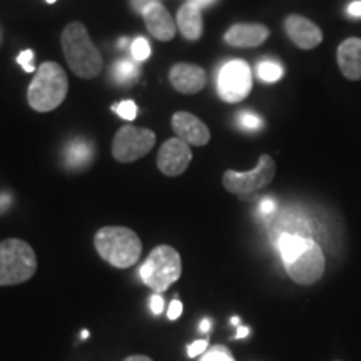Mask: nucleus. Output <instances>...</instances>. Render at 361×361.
<instances>
[{
    "label": "nucleus",
    "instance_id": "obj_33",
    "mask_svg": "<svg viewBox=\"0 0 361 361\" xmlns=\"http://www.w3.org/2000/svg\"><path fill=\"white\" fill-rule=\"evenodd\" d=\"M189 2H192L194 6H197L200 8H202V7L211 6V4L216 2V0H189Z\"/></svg>",
    "mask_w": 361,
    "mask_h": 361
},
{
    "label": "nucleus",
    "instance_id": "obj_35",
    "mask_svg": "<svg viewBox=\"0 0 361 361\" xmlns=\"http://www.w3.org/2000/svg\"><path fill=\"white\" fill-rule=\"evenodd\" d=\"M247 335H250V328H246V326H239V328H238L236 340H239V338H246Z\"/></svg>",
    "mask_w": 361,
    "mask_h": 361
},
{
    "label": "nucleus",
    "instance_id": "obj_34",
    "mask_svg": "<svg viewBox=\"0 0 361 361\" xmlns=\"http://www.w3.org/2000/svg\"><path fill=\"white\" fill-rule=\"evenodd\" d=\"M209 329H211V319H202L201 322V324H200V331L201 333H209Z\"/></svg>",
    "mask_w": 361,
    "mask_h": 361
},
{
    "label": "nucleus",
    "instance_id": "obj_7",
    "mask_svg": "<svg viewBox=\"0 0 361 361\" xmlns=\"http://www.w3.org/2000/svg\"><path fill=\"white\" fill-rule=\"evenodd\" d=\"M276 174V164L273 157L268 154H261L258 166L247 173H239V171H226L223 176V184L229 192L238 194V196H246L259 189L268 186Z\"/></svg>",
    "mask_w": 361,
    "mask_h": 361
},
{
    "label": "nucleus",
    "instance_id": "obj_11",
    "mask_svg": "<svg viewBox=\"0 0 361 361\" xmlns=\"http://www.w3.org/2000/svg\"><path fill=\"white\" fill-rule=\"evenodd\" d=\"M173 129L179 139L191 146H204L211 139L207 126L191 112H176L173 116Z\"/></svg>",
    "mask_w": 361,
    "mask_h": 361
},
{
    "label": "nucleus",
    "instance_id": "obj_32",
    "mask_svg": "<svg viewBox=\"0 0 361 361\" xmlns=\"http://www.w3.org/2000/svg\"><path fill=\"white\" fill-rule=\"evenodd\" d=\"M123 361H154V360H151L149 356H144V355H133V356H128V358Z\"/></svg>",
    "mask_w": 361,
    "mask_h": 361
},
{
    "label": "nucleus",
    "instance_id": "obj_26",
    "mask_svg": "<svg viewBox=\"0 0 361 361\" xmlns=\"http://www.w3.org/2000/svg\"><path fill=\"white\" fill-rule=\"evenodd\" d=\"M32 61H34V52L30 51V49H27V51L20 52L19 57H17V62H19V66L25 72H34L35 71Z\"/></svg>",
    "mask_w": 361,
    "mask_h": 361
},
{
    "label": "nucleus",
    "instance_id": "obj_27",
    "mask_svg": "<svg viewBox=\"0 0 361 361\" xmlns=\"http://www.w3.org/2000/svg\"><path fill=\"white\" fill-rule=\"evenodd\" d=\"M276 209H278V204L273 197H264V200H261L259 213L266 216V218H268V216H273L274 213H276Z\"/></svg>",
    "mask_w": 361,
    "mask_h": 361
},
{
    "label": "nucleus",
    "instance_id": "obj_8",
    "mask_svg": "<svg viewBox=\"0 0 361 361\" xmlns=\"http://www.w3.org/2000/svg\"><path fill=\"white\" fill-rule=\"evenodd\" d=\"M156 134L151 129L134 128V126H124L117 130L112 141V156L116 161L134 162L141 159L154 147Z\"/></svg>",
    "mask_w": 361,
    "mask_h": 361
},
{
    "label": "nucleus",
    "instance_id": "obj_15",
    "mask_svg": "<svg viewBox=\"0 0 361 361\" xmlns=\"http://www.w3.org/2000/svg\"><path fill=\"white\" fill-rule=\"evenodd\" d=\"M268 37V27L261 24H236L224 34L226 44L231 47H258Z\"/></svg>",
    "mask_w": 361,
    "mask_h": 361
},
{
    "label": "nucleus",
    "instance_id": "obj_25",
    "mask_svg": "<svg viewBox=\"0 0 361 361\" xmlns=\"http://www.w3.org/2000/svg\"><path fill=\"white\" fill-rule=\"evenodd\" d=\"M209 348V341L207 340H197L191 343V345L188 346V356L189 358H196V356H202Z\"/></svg>",
    "mask_w": 361,
    "mask_h": 361
},
{
    "label": "nucleus",
    "instance_id": "obj_9",
    "mask_svg": "<svg viewBox=\"0 0 361 361\" xmlns=\"http://www.w3.org/2000/svg\"><path fill=\"white\" fill-rule=\"evenodd\" d=\"M251 87V67L247 66L245 61L234 59V61L226 62V64L221 67L218 75V94L224 102H241L243 99L250 96Z\"/></svg>",
    "mask_w": 361,
    "mask_h": 361
},
{
    "label": "nucleus",
    "instance_id": "obj_18",
    "mask_svg": "<svg viewBox=\"0 0 361 361\" xmlns=\"http://www.w3.org/2000/svg\"><path fill=\"white\" fill-rule=\"evenodd\" d=\"M92 144L85 139H74L64 149V162L71 169H84L92 161Z\"/></svg>",
    "mask_w": 361,
    "mask_h": 361
},
{
    "label": "nucleus",
    "instance_id": "obj_39",
    "mask_svg": "<svg viewBox=\"0 0 361 361\" xmlns=\"http://www.w3.org/2000/svg\"><path fill=\"white\" fill-rule=\"evenodd\" d=\"M45 2H47V4H54V2H57V0H45Z\"/></svg>",
    "mask_w": 361,
    "mask_h": 361
},
{
    "label": "nucleus",
    "instance_id": "obj_30",
    "mask_svg": "<svg viewBox=\"0 0 361 361\" xmlns=\"http://www.w3.org/2000/svg\"><path fill=\"white\" fill-rule=\"evenodd\" d=\"M348 16L355 17V19H361V0H356V2H351L348 8Z\"/></svg>",
    "mask_w": 361,
    "mask_h": 361
},
{
    "label": "nucleus",
    "instance_id": "obj_6",
    "mask_svg": "<svg viewBox=\"0 0 361 361\" xmlns=\"http://www.w3.org/2000/svg\"><path fill=\"white\" fill-rule=\"evenodd\" d=\"M141 279L154 293H164L183 273V261L173 246L161 245L151 251L141 266Z\"/></svg>",
    "mask_w": 361,
    "mask_h": 361
},
{
    "label": "nucleus",
    "instance_id": "obj_37",
    "mask_svg": "<svg viewBox=\"0 0 361 361\" xmlns=\"http://www.w3.org/2000/svg\"><path fill=\"white\" fill-rule=\"evenodd\" d=\"M87 336H89V331H87V329H84V331H82V338L85 340V338H87Z\"/></svg>",
    "mask_w": 361,
    "mask_h": 361
},
{
    "label": "nucleus",
    "instance_id": "obj_23",
    "mask_svg": "<svg viewBox=\"0 0 361 361\" xmlns=\"http://www.w3.org/2000/svg\"><path fill=\"white\" fill-rule=\"evenodd\" d=\"M130 54H133V59L135 62H141L146 61V59L151 56V45L144 37H137L130 45Z\"/></svg>",
    "mask_w": 361,
    "mask_h": 361
},
{
    "label": "nucleus",
    "instance_id": "obj_10",
    "mask_svg": "<svg viewBox=\"0 0 361 361\" xmlns=\"http://www.w3.org/2000/svg\"><path fill=\"white\" fill-rule=\"evenodd\" d=\"M191 159L192 152L189 144L179 137H173L161 146L159 154H157V168L164 176L174 178V176L183 174L188 169Z\"/></svg>",
    "mask_w": 361,
    "mask_h": 361
},
{
    "label": "nucleus",
    "instance_id": "obj_38",
    "mask_svg": "<svg viewBox=\"0 0 361 361\" xmlns=\"http://www.w3.org/2000/svg\"><path fill=\"white\" fill-rule=\"evenodd\" d=\"M231 323H233V324H239V318H233Z\"/></svg>",
    "mask_w": 361,
    "mask_h": 361
},
{
    "label": "nucleus",
    "instance_id": "obj_12",
    "mask_svg": "<svg viewBox=\"0 0 361 361\" xmlns=\"http://www.w3.org/2000/svg\"><path fill=\"white\" fill-rule=\"evenodd\" d=\"M284 29H286L288 37L295 42L300 49L310 51L316 45L322 44L323 32L314 22L301 16H290L284 20Z\"/></svg>",
    "mask_w": 361,
    "mask_h": 361
},
{
    "label": "nucleus",
    "instance_id": "obj_2",
    "mask_svg": "<svg viewBox=\"0 0 361 361\" xmlns=\"http://www.w3.org/2000/svg\"><path fill=\"white\" fill-rule=\"evenodd\" d=\"M62 51L71 71L80 79H94L102 71V56L82 22H71L61 35Z\"/></svg>",
    "mask_w": 361,
    "mask_h": 361
},
{
    "label": "nucleus",
    "instance_id": "obj_22",
    "mask_svg": "<svg viewBox=\"0 0 361 361\" xmlns=\"http://www.w3.org/2000/svg\"><path fill=\"white\" fill-rule=\"evenodd\" d=\"M238 126L245 130H259L264 126V121L250 111H243L238 114Z\"/></svg>",
    "mask_w": 361,
    "mask_h": 361
},
{
    "label": "nucleus",
    "instance_id": "obj_1",
    "mask_svg": "<svg viewBox=\"0 0 361 361\" xmlns=\"http://www.w3.org/2000/svg\"><path fill=\"white\" fill-rule=\"evenodd\" d=\"M276 246L288 276L298 284L310 286L324 273V255L313 238L279 234Z\"/></svg>",
    "mask_w": 361,
    "mask_h": 361
},
{
    "label": "nucleus",
    "instance_id": "obj_36",
    "mask_svg": "<svg viewBox=\"0 0 361 361\" xmlns=\"http://www.w3.org/2000/svg\"><path fill=\"white\" fill-rule=\"evenodd\" d=\"M128 45H129V39L123 37V39L119 40V47H121V49H126V47H128Z\"/></svg>",
    "mask_w": 361,
    "mask_h": 361
},
{
    "label": "nucleus",
    "instance_id": "obj_20",
    "mask_svg": "<svg viewBox=\"0 0 361 361\" xmlns=\"http://www.w3.org/2000/svg\"><path fill=\"white\" fill-rule=\"evenodd\" d=\"M283 66L276 61H261L258 66V75L263 82H278L283 78Z\"/></svg>",
    "mask_w": 361,
    "mask_h": 361
},
{
    "label": "nucleus",
    "instance_id": "obj_5",
    "mask_svg": "<svg viewBox=\"0 0 361 361\" xmlns=\"http://www.w3.org/2000/svg\"><path fill=\"white\" fill-rule=\"evenodd\" d=\"M37 271V256L29 243L8 238L0 243V286L29 281Z\"/></svg>",
    "mask_w": 361,
    "mask_h": 361
},
{
    "label": "nucleus",
    "instance_id": "obj_19",
    "mask_svg": "<svg viewBox=\"0 0 361 361\" xmlns=\"http://www.w3.org/2000/svg\"><path fill=\"white\" fill-rule=\"evenodd\" d=\"M141 67L134 59H121L112 66V79L119 85H130L139 79Z\"/></svg>",
    "mask_w": 361,
    "mask_h": 361
},
{
    "label": "nucleus",
    "instance_id": "obj_16",
    "mask_svg": "<svg viewBox=\"0 0 361 361\" xmlns=\"http://www.w3.org/2000/svg\"><path fill=\"white\" fill-rule=\"evenodd\" d=\"M338 66L341 74L350 80H361V39L350 37L338 47Z\"/></svg>",
    "mask_w": 361,
    "mask_h": 361
},
{
    "label": "nucleus",
    "instance_id": "obj_13",
    "mask_svg": "<svg viewBox=\"0 0 361 361\" xmlns=\"http://www.w3.org/2000/svg\"><path fill=\"white\" fill-rule=\"evenodd\" d=\"M142 19L146 22L147 30L151 35H154L161 42H169L174 39L176 35V22L171 17L168 8L162 6L161 2L149 4L147 7H144Z\"/></svg>",
    "mask_w": 361,
    "mask_h": 361
},
{
    "label": "nucleus",
    "instance_id": "obj_29",
    "mask_svg": "<svg viewBox=\"0 0 361 361\" xmlns=\"http://www.w3.org/2000/svg\"><path fill=\"white\" fill-rule=\"evenodd\" d=\"M151 311L154 313L156 316L161 314L162 311H164V300H162L161 295H152L151 296Z\"/></svg>",
    "mask_w": 361,
    "mask_h": 361
},
{
    "label": "nucleus",
    "instance_id": "obj_31",
    "mask_svg": "<svg viewBox=\"0 0 361 361\" xmlns=\"http://www.w3.org/2000/svg\"><path fill=\"white\" fill-rule=\"evenodd\" d=\"M154 2H159V0H130V6H133L135 11L142 12L144 7H147L149 4H154Z\"/></svg>",
    "mask_w": 361,
    "mask_h": 361
},
{
    "label": "nucleus",
    "instance_id": "obj_24",
    "mask_svg": "<svg viewBox=\"0 0 361 361\" xmlns=\"http://www.w3.org/2000/svg\"><path fill=\"white\" fill-rule=\"evenodd\" d=\"M112 109H114L117 114H119L121 119L124 121H134L135 114H137V106H135L134 101H123L112 107Z\"/></svg>",
    "mask_w": 361,
    "mask_h": 361
},
{
    "label": "nucleus",
    "instance_id": "obj_14",
    "mask_svg": "<svg viewBox=\"0 0 361 361\" xmlns=\"http://www.w3.org/2000/svg\"><path fill=\"white\" fill-rule=\"evenodd\" d=\"M169 80L173 87L180 94H196L204 89L207 82L206 72L200 66L176 64L169 72Z\"/></svg>",
    "mask_w": 361,
    "mask_h": 361
},
{
    "label": "nucleus",
    "instance_id": "obj_3",
    "mask_svg": "<svg viewBox=\"0 0 361 361\" xmlns=\"http://www.w3.org/2000/svg\"><path fill=\"white\" fill-rule=\"evenodd\" d=\"M97 255L111 266L119 269L137 263L142 252V243L133 229L123 226H106L94 236Z\"/></svg>",
    "mask_w": 361,
    "mask_h": 361
},
{
    "label": "nucleus",
    "instance_id": "obj_4",
    "mask_svg": "<svg viewBox=\"0 0 361 361\" xmlns=\"http://www.w3.org/2000/svg\"><path fill=\"white\" fill-rule=\"evenodd\" d=\"M67 89H69V80L64 69L57 62H44L39 66L29 85L27 101L34 111L51 112L64 102Z\"/></svg>",
    "mask_w": 361,
    "mask_h": 361
},
{
    "label": "nucleus",
    "instance_id": "obj_17",
    "mask_svg": "<svg viewBox=\"0 0 361 361\" xmlns=\"http://www.w3.org/2000/svg\"><path fill=\"white\" fill-rule=\"evenodd\" d=\"M178 24L180 34L188 40H197L202 34V17L201 8L192 2H186L178 11Z\"/></svg>",
    "mask_w": 361,
    "mask_h": 361
},
{
    "label": "nucleus",
    "instance_id": "obj_21",
    "mask_svg": "<svg viewBox=\"0 0 361 361\" xmlns=\"http://www.w3.org/2000/svg\"><path fill=\"white\" fill-rule=\"evenodd\" d=\"M197 361H236L231 351H229L228 346L223 345H216L207 348V351L204 355L201 356Z\"/></svg>",
    "mask_w": 361,
    "mask_h": 361
},
{
    "label": "nucleus",
    "instance_id": "obj_28",
    "mask_svg": "<svg viewBox=\"0 0 361 361\" xmlns=\"http://www.w3.org/2000/svg\"><path fill=\"white\" fill-rule=\"evenodd\" d=\"M180 314H183V303H180L179 300L171 301L169 310H168V318L171 319V322H176Z\"/></svg>",
    "mask_w": 361,
    "mask_h": 361
}]
</instances>
